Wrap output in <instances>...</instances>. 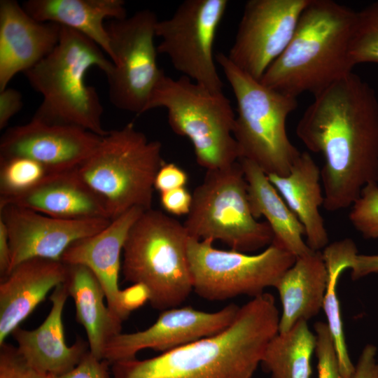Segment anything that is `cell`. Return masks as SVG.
Wrapping results in <instances>:
<instances>
[{"label":"cell","mask_w":378,"mask_h":378,"mask_svg":"<svg viewBox=\"0 0 378 378\" xmlns=\"http://www.w3.org/2000/svg\"><path fill=\"white\" fill-rule=\"evenodd\" d=\"M296 134L320 153L323 206L350 207L363 188L378 183V100L374 89L353 71L314 95Z\"/></svg>","instance_id":"cell-1"},{"label":"cell","mask_w":378,"mask_h":378,"mask_svg":"<svg viewBox=\"0 0 378 378\" xmlns=\"http://www.w3.org/2000/svg\"><path fill=\"white\" fill-rule=\"evenodd\" d=\"M279 318L274 296L263 293L222 332L148 359L115 362L112 378H252Z\"/></svg>","instance_id":"cell-2"},{"label":"cell","mask_w":378,"mask_h":378,"mask_svg":"<svg viewBox=\"0 0 378 378\" xmlns=\"http://www.w3.org/2000/svg\"><path fill=\"white\" fill-rule=\"evenodd\" d=\"M356 12L332 0H310L284 51L266 70L262 84L296 98L314 95L352 72L349 45Z\"/></svg>","instance_id":"cell-3"},{"label":"cell","mask_w":378,"mask_h":378,"mask_svg":"<svg viewBox=\"0 0 378 378\" xmlns=\"http://www.w3.org/2000/svg\"><path fill=\"white\" fill-rule=\"evenodd\" d=\"M103 50L82 34L61 26L55 49L24 73L31 88L43 97L32 119L48 124L83 128L100 136L108 131L102 125L104 111L95 88L85 83L92 67L106 75L113 64Z\"/></svg>","instance_id":"cell-4"},{"label":"cell","mask_w":378,"mask_h":378,"mask_svg":"<svg viewBox=\"0 0 378 378\" xmlns=\"http://www.w3.org/2000/svg\"><path fill=\"white\" fill-rule=\"evenodd\" d=\"M189 237L183 224L152 208L130 228L122 251V275L126 281L147 289L153 308L177 307L193 290Z\"/></svg>","instance_id":"cell-5"},{"label":"cell","mask_w":378,"mask_h":378,"mask_svg":"<svg viewBox=\"0 0 378 378\" xmlns=\"http://www.w3.org/2000/svg\"><path fill=\"white\" fill-rule=\"evenodd\" d=\"M216 61L237 102L233 135L239 159L254 162L267 175L286 176L301 153L286 130L287 118L298 107L297 99L266 87L223 52L216 54Z\"/></svg>","instance_id":"cell-6"},{"label":"cell","mask_w":378,"mask_h":378,"mask_svg":"<svg viewBox=\"0 0 378 378\" xmlns=\"http://www.w3.org/2000/svg\"><path fill=\"white\" fill-rule=\"evenodd\" d=\"M164 162L161 142L149 140L130 122L102 136L76 171L103 200L113 220L134 207L152 208L155 178Z\"/></svg>","instance_id":"cell-7"},{"label":"cell","mask_w":378,"mask_h":378,"mask_svg":"<svg viewBox=\"0 0 378 378\" xmlns=\"http://www.w3.org/2000/svg\"><path fill=\"white\" fill-rule=\"evenodd\" d=\"M160 107L167 110L172 131L190 141L197 164L206 171L230 167L239 160L233 135L236 115L223 92L184 76L174 79L163 73L144 113Z\"/></svg>","instance_id":"cell-8"},{"label":"cell","mask_w":378,"mask_h":378,"mask_svg":"<svg viewBox=\"0 0 378 378\" xmlns=\"http://www.w3.org/2000/svg\"><path fill=\"white\" fill-rule=\"evenodd\" d=\"M192 195L183 225L189 237L219 240L230 249L248 253L272 243L273 232L251 213L247 183L239 160L232 165L206 171Z\"/></svg>","instance_id":"cell-9"},{"label":"cell","mask_w":378,"mask_h":378,"mask_svg":"<svg viewBox=\"0 0 378 378\" xmlns=\"http://www.w3.org/2000/svg\"><path fill=\"white\" fill-rule=\"evenodd\" d=\"M211 239L189 237L188 258L193 290L201 298L220 301L240 295L257 297L274 287L296 257L272 243L257 254L214 246Z\"/></svg>","instance_id":"cell-10"},{"label":"cell","mask_w":378,"mask_h":378,"mask_svg":"<svg viewBox=\"0 0 378 378\" xmlns=\"http://www.w3.org/2000/svg\"><path fill=\"white\" fill-rule=\"evenodd\" d=\"M158 20L148 9L106 25L113 66L106 76L108 96L120 110L140 115L164 71L154 44Z\"/></svg>","instance_id":"cell-11"},{"label":"cell","mask_w":378,"mask_h":378,"mask_svg":"<svg viewBox=\"0 0 378 378\" xmlns=\"http://www.w3.org/2000/svg\"><path fill=\"white\" fill-rule=\"evenodd\" d=\"M227 5V0H186L155 27L161 38L158 53L166 55L183 76L216 92H223V83L213 47Z\"/></svg>","instance_id":"cell-12"},{"label":"cell","mask_w":378,"mask_h":378,"mask_svg":"<svg viewBox=\"0 0 378 378\" xmlns=\"http://www.w3.org/2000/svg\"><path fill=\"white\" fill-rule=\"evenodd\" d=\"M310 0H249L245 4L227 57L238 69L260 80L284 51Z\"/></svg>","instance_id":"cell-13"},{"label":"cell","mask_w":378,"mask_h":378,"mask_svg":"<svg viewBox=\"0 0 378 378\" xmlns=\"http://www.w3.org/2000/svg\"><path fill=\"white\" fill-rule=\"evenodd\" d=\"M144 210L134 207L111 220L100 232L76 241L63 253L66 265H80L89 268L103 288L108 307L122 321L146 302L144 289L132 284L120 290V255L129 231Z\"/></svg>","instance_id":"cell-14"},{"label":"cell","mask_w":378,"mask_h":378,"mask_svg":"<svg viewBox=\"0 0 378 378\" xmlns=\"http://www.w3.org/2000/svg\"><path fill=\"white\" fill-rule=\"evenodd\" d=\"M239 309V306L230 304L213 312L190 306L164 310L148 328L132 333L121 332L113 337L106 346L103 359L111 365L135 358L144 349L163 353L214 335L231 325Z\"/></svg>","instance_id":"cell-15"},{"label":"cell","mask_w":378,"mask_h":378,"mask_svg":"<svg viewBox=\"0 0 378 378\" xmlns=\"http://www.w3.org/2000/svg\"><path fill=\"white\" fill-rule=\"evenodd\" d=\"M0 220L8 233L10 272L31 258L61 261L71 244L100 232L111 221L107 218L61 219L12 204L0 206Z\"/></svg>","instance_id":"cell-16"},{"label":"cell","mask_w":378,"mask_h":378,"mask_svg":"<svg viewBox=\"0 0 378 378\" xmlns=\"http://www.w3.org/2000/svg\"><path fill=\"white\" fill-rule=\"evenodd\" d=\"M102 136L83 128L37 120L8 128L0 141V160L31 159L49 172L76 169L96 150Z\"/></svg>","instance_id":"cell-17"},{"label":"cell","mask_w":378,"mask_h":378,"mask_svg":"<svg viewBox=\"0 0 378 378\" xmlns=\"http://www.w3.org/2000/svg\"><path fill=\"white\" fill-rule=\"evenodd\" d=\"M61 26L32 18L15 0L0 1V91L57 45Z\"/></svg>","instance_id":"cell-18"},{"label":"cell","mask_w":378,"mask_h":378,"mask_svg":"<svg viewBox=\"0 0 378 378\" xmlns=\"http://www.w3.org/2000/svg\"><path fill=\"white\" fill-rule=\"evenodd\" d=\"M69 296L65 281L53 289L50 311L38 328L29 330L19 326L11 333L25 362L46 375L58 376L71 370L90 350L88 342L81 339L71 346L66 344L62 312Z\"/></svg>","instance_id":"cell-19"},{"label":"cell","mask_w":378,"mask_h":378,"mask_svg":"<svg viewBox=\"0 0 378 378\" xmlns=\"http://www.w3.org/2000/svg\"><path fill=\"white\" fill-rule=\"evenodd\" d=\"M68 266L62 261L35 258L16 265L0 283V345L43 302L64 283Z\"/></svg>","instance_id":"cell-20"},{"label":"cell","mask_w":378,"mask_h":378,"mask_svg":"<svg viewBox=\"0 0 378 378\" xmlns=\"http://www.w3.org/2000/svg\"><path fill=\"white\" fill-rule=\"evenodd\" d=\"M8 204L61 219L111 220L105 202L83 181L76 169L48 174L24 192L0 197V206Z\"/></svg>","instance_id":"cell-21"},{"label":"cell","mask_w":378,"mask_h":378,"mask_svg":"<svg viewBox=\"0 0 378 378\" xmlns=\"http://www.w3.org/2000/svg\"><path fill=\"white\" fill-rule=\"evenodd\" d=\"M267 177L304 229L307 244L321 251L329 238L319 207L323 206L321 170L307 152L301 153L286 176Z\"/></svg>","instance_id":"cell-22"},{"label":"cell","mask_w":378,"mask_h":378,"mask_svg":"<svg viewBox=\"0 0 378 378\" xmlns=\"http://www.w3.org/2000/svg\"><path fill=\"white\" fill-rule=\"evenodd\" d=\"M328 279L321 251L297 257L279 279L276 288L282 305L279 332L290 330L298 321H306L322 309Z\"/></svg>","instance_id":"cell-23"},{"label":"cell","mask_w":378,"mask_h":378,"mask_svg":"<svg viewBox=\"0 0 378 378\" xmlns=\"http://www.w3.org/2000/svg\"><path fill=\"white\" fill-rule=\"evenodd\" d=\"M22 6L38 21L55 23L82 34L99 46L109 59L110 38L104 21L127 17L122 0H29Z\"/></svg>","instance_id":"cell-24"},{"label":"cell","mask_w":378,"mask_h":378,"mask_svg":"<svg viewBox=\"0 0 378 378\" xmlns=\"http://www.w3.org/2000/svg\"><path fill=\"white\" fill-rule=\"evenodd\" d=\"M247 183L248 201L255 218L263 216L270 226L272 242L296 258L309 253L304 241V229L295 214L270 181L267 175L254 162L239 159Z\"/></svg>","instance_id":"cell-25"},{"label":"cell","mask_w":378,"mask_h":378,"mask_svg":"<svg viewBox=\"0 0 378 378\" xmlns=\"http://www.w3.org/2000/svg\"><path fill=\"white\" fill-rule=\"evenodd\" d=\"M67 266L66 283L75 304L76 321L85 330L90 351L104 360L107 344L121 333L122 321L104 304V290L89 268L80 265Z\"/></svg>","instance_id":"cell-26"},{"label":"cell","mask_w":378,"mask_h":378,"mask_svg":"<svg viewBox=\"0 0 378 378\" xmlns=\"http://www.w3.org/2000/svg\"><path fill=\"white\" fill-rule=\"evenodd\" d=\"M316 344V335L310 330L307 321H299L271 340L260 364L271 378H310L311 358Z\"/></svg>","instance_id":"cell-27"},{"label":"cell","mask_w":378,"mask_h":378,"mask_svg":"<svg viewBox=\"0 0 378 378\" xmlns=\"http://www.w3.org/2000/svg\"><path fill=\"white\" fill-rule=\"evenodd\" d=\"M323 250L328 279L322 309L333 340L341 373L344 378H351L355 365L347 349L337 286L340 276L348 269L351 258L358 250L354 241L349 238L329 244Z\"/></svg>","instance_id":"cell-28"},{"label":"cell","mask_w":378,"mask_h":378,"mask_svg":"<svg viewBox=\"0 0 378 378\" xmlns=\"http://www.w3.org/2000/svg\"><path fill=\"white\" fill-rule=\"evenodd\" d=\"M349 54L354 67L378 64V1L356 12Z\"/></svg>","instance_id":"cell-29"},{"label":"cell","mask_w":378,"mask_h":378,"mask_svg":"<svg viewBox=\"0 0 378 378\" xmlns=\"http://www.w3.org/2000/svg\"><path fill=\"white\" fill-rule=\"evenodd\" d=\"M48 174L42 164L27 158L0 160V197L24 192L38 185Z\"/></svg>","instance_id":"cell-30"},{"label":"cell","mask_w":378,"mask_h":378,"mask_svg":"<svg viewBox=\"0 0 378 378\" xmlns=\"http://www.w3.org/2000/svg\"><path fill=\"white\" fill-rule=\"evenodd\" d=\"M349 218L363 237L378 239V183L365 186L351 206Z\"/></svg>","instance_id":"cell-31"},{"label":"cell","mask_w":378,"mask_h":378,"mask_svg":"<svg viewBox=\"0 0 378 378\" xmlns=\"http://www.w3.org/2000/svg\"><path fill=\"white\" fill-rule=\"evenodd\" d=\"M314 330L318 378H344L340 371L336 349L327 323L316 322Z\"/></svg>","instance_id":"cell-32"},{"label":"cell","mask_w":378,"mask_h":378,"mask_svg":"<svg viewBox=\"0 0 378 378\" xmlns=\"http://www.w3.org/2000/svg\"><path fill=\"white\" fill-rule=\"evenodd\" d=\"M0 378H50L30 367L17 347L4 342L0 345Z\"/></svg>","instance_id":"cell-33"},{"label":"cell","mask_w":378,"mask_h":378,"mask_svg":"<svg viewBox=\"0 0 378 378\" xmlns=\"http://www.w3.org/2000/svg\"><path fill=\"white\" fill-rule=\"evenodd\" d=\"M106 360L95 357L90 350L80 363L71 370L58 376L49 375L50 378H112Z\"/></svg>","instance_id":"cell-34"},{"label":"cell","mask_w":378,"mask_h":378,"mask_svg":"<svg viewBox=\"0 0 378 378\" xmlns=\"http://www.w3.org/2000/svg\"><path fill=\"white\" fill-rule=\"evenodd\" d=\"M187 172L173 162H164L154 181V189L160 193L185 187L188 181Z\"/></svg>","instance_id":"cell-35"},{"label":"cell","mask_w":378,"mask_h":378,"mask_svg":"<svg viewBox=\"0 0 378 378\" xmlns=\"http://www.w3.org/2000/svg\"><path fill=\"white\" fill-rule=\"evenodd\" d=\"M160 201L163 209L171 215H188L190 211L192 195L186 187L160 193Z\"/></svg>","instance_id":"cell-36"},{"label":"cell","mask_w":378,"mask_h":378,"mask_svg":"<svg viewBox=\"0 0 378 378\" xmlns=\"http://www.w3.org/2000/svg\"><path fill=\"white\" fill-rule=\"evenodd\" d=\"M21 93L15 89L6 88L0 91V129L6 127L9 120L22 108Z\"/></svg>","instance_id":"cell-37"},{"label":"cell","mask_w":378,"mask_h":378,"mask_svg":"<svg viewBox=\"0 0 378 378\" xmlns=\"http://www.w3.org/2000/svg\"><path fill=\"white\" fill-rule=\"evenodd\" d=\"M377 349L371 344L365 345L355 365L351 378H378Z\"/></svg>","instance_id":"cell-38"},{"label":"cell","mask_w":378,"mask_h":378,"mask_svg":"<svg viewBox=\"0 0 378 378\" xmlns=\"http://www.w3.org/2000/svg\"><path fill=\"white\" fill-rule=\"evenodd\" d=\"M349 269L353 280L378 273V254L363 255L356 253L350 260Z\"/></svg>","instance_id":"cell-39"},{"label":"cell","mask_w":378,"mask_h":378,"mask_svg":"<svg viewBox=\"0 0 378 378\" xmlns=\"http://www.w3.org/2000/svg\"><path fill=\"white\" fill-rule=\"evenodd\" d=\"M11 252L7 230L4 223L0 220V276L5 278L10 272Z\"/></svg>","instance_id":"cell-40"}]
</instances>
